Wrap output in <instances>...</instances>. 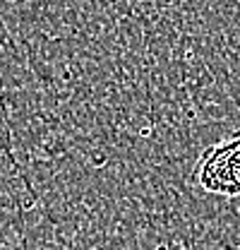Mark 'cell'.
<instances>
[{
	"instance_id": "6da1fadb",
	"label": "cell",
	"mask_w": 240,
	"mask_h": 250,
	"mask_svg": "<svg viewBox=\"0 0 240 250\" xmlns=\"http://www.w3.org/2000/svg\"><path fill=\"white\" fill-rule=\"evenodd\" d=\"M195 181L221 197H240V132L211 145L195 164Z\"/></svg>"
}]
</instances>
